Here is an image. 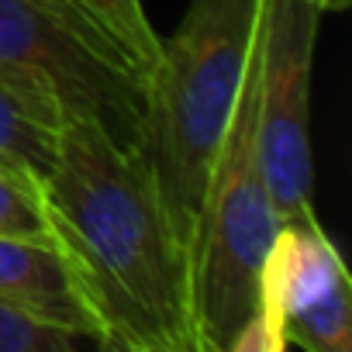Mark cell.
Instances as JSON below:
<instances>
[{
  "mask_svg": "<svg viewBox=\"0 0 352 352\" xmlns=\"http://www.w3.org/2000/svg\"><path fill=\"white\" fill-rule=\"evenodd\" d=\"M0 69L45 87L66 118L100 121L118 142L138 145L142 76L63 0H0Z\"/></svg>",
  "mask_w": 352,
  "mask_h": 352,
  "instance_id": "277c9868",
  "label": "cell"
},
{
  "mask_svg": "<svg viewBox=\"0 0 352 352\" xmlns=\"http://www.w3.org/2000/svg\"><path fill=\"white\" fill-rule=\"evenodd\" d=\"M73 4L90 18V25L124 56V63L142 76V83L148 80V73L159 63L162 52V38L152 28L145 4L142 0H73Z\"/></svg>",
  "mask_w": 352,
  "mask_h": 352,
  "instance_id": "9c48e42d",
  "label": "cell"
},
{
  "mask_svg": "<svg viewBox=\"0 0 352 352\" xmlns=\"http://www.w3.org/2000/svg\"><path fill=\"white\" fill-rule=\"evenodd\" d=\"M321 18L314 0H259V152L280 221L314 214L311 66Z\"/></svg>",
  "mask_w": 352,
  "mask_h": 352,
  "instance_id": "8992f818",
  "label": "cell"
},
{
  "mask_svg": "<svg viewBox=\"0 0 352 352\" xmlns=\"http://www.w3.org/2000/svg\"><path fill=\"white\" fill-rule=\"evenodd\" d=\"M314 4L328 14V11H345V8H349V0H314Z\"/></svg>",
  "mask_w": 352,
  "mask_h": 352,
  "instance_id": "7c38bea8",
  "label": "cell"
},
{
  "mask_svg": "<svg viewBox=\"0 0 352 352\" xmlns=\"http://www.w3.org/2000/svg\"><path fill=\"white\" fill-rule=\"evenodd\" d=\"M80 349H104L94 335L42 321L25 307L0 300V352H80Z\"/></svg>",
  "mask_w": 352,
  "mask_h": 352,
  "instance_id": "30bf717a",
  "label": "cell"
},
{
  "mask_svg": "<svg viewBox=\"0 0 352 352\" xmlns=\"http://www.w3.org/2000/svg\"><path fill=\"white\" fill-rule=\"evenodd\" d=\"M259 0H187L145 80L138 148L152 166L176 232L194 245L208 176L225 138L252 42Z\"/></svg>",
  "mask_w": 352,
  "mask_h": 352,
  "instance_id": "7a4b0ae2",
  "label": "cell"
},
{
  "mask_svg": "<svg viewBox=\"0 0 352 352\" xmlns=\"http://www.w3.org/2000/svg\"><path fill=\"white\" fill-rule=\"evenodd\" d=\"M63 104L35 80L0 69V162L42 180L56 159Z\"/></svg>",
  "mask_w": 352,
  "mask_h": 352,
  "instance_id": "ba28073f",
  "label": "cell"
},
{
  "mask_svg": "<svg viewBox=\"0 0 352 352\" xmlns=\"http://www.w3.org/2000/svg\"><path fill=\"white\" fill-rule=\"evenodd\" d=\"M0 300L25 307L42 321L94 335L104 349H111L100 318L56 239L0 235Z\"/></svg>",
  "mask_w": 352,
  "mask_h": 352,
  "instance_id": "52a82bcc",
  "label": "cell"
},
{
  "mask_svg": "<svg viewBox=\"0 0 352 352\" xmlns=\"http://www.w3.org/2000/svg\"><path fill=\"white\" fill-rule=\"evenodd\" d=\"M0 235L18 239H52L38 180L0 162Z\"/></svg>",
  "mask_w": 352,
  "mask_h": 352,
  "instance_id": "8fae6325",
  "label": "cell"
},
{
  "mask_svg": "<svg viewBox=\"0 0 352 352\" xmlns=\"http://www.w3.org/2000/svg\"><path fill=\"white\" fill-rule=\"evenodd\" d=\"M38 194L111 349L201 352L194 256L138 145L66 118Z\"/></svg>",
  "mask_w": 352,
  "mask_h": 352,
  "instance_id": "6da1fadb",
  "label": "cell"
},
{
  "mask_svg": "<svg viewBox=\"0 0 352 352\" xmlns=\"http://www.w3.org/2000/svg\"><path fill=\"white\" fill-rule=\"evenodd\" d=\"M280 228L259 152V25L194 228V318L201 352H232L256 314L259 266Z\"/></svg>",
  "mask_w": 352,
  "mask_h": 352,
  "instance_id": "3957f363",
  "label": "cell"
},
{
  "mask_svg": "<svg viewBox=\"0 0 352 352\" xmlns=\"http://www.w3.org/2000/svg\"><path fill=\"white\" fill-rule=\"evenodd\" d=\"M352 352V280L318 218L280 221L259 266V300L232 352Z\"/></svg>",
  "mask_w": 352,
  "mask_h": 352,
  "instance_id": "5b68a950",
  "label": "cell"
}]
</instances>
